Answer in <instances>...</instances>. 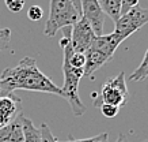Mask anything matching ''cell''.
Listing matches in <instances>:
<instances>
[{
    "mask_svg": "<svg viewBox=\"0 0 148 142\" xmlns=\"http://www.w3.org/2000/svg\"><path fill=\"white\" fill-rule=\"evenodd\" d=\"M1 97L14 94L15 90H32V92L50 93L63 97V90L53 83L37 66L36 59L23 57L16 66L5 69L0 75Z\"/></svg>",
    "mask_w": 148,
    "mask_h": 142,
    "instance_id": "6da1fadb",
    "label": "cell"
},
{
    "mask_svg": "<svg viewBox=\"0 0 148 142\" xmlns=\"http://www.w3.org/2000/svg\"><path fill=\"white\" fill-rule=\"evenodd\" d=\"M122 41H124L122 37L118 36L116 32L95 37L91 46L84 53L86 66L83 77H91L97 70L102 67L103 64L108 63L113 57L114 52L117 51V48L120 46Z\"/></svg>",
    "mask_w": 148,
    "mask_h": 142,
    "instance_id": "7a4b0ae2",
    "label": "cell"
},
{
    "mask_svg": "<svg viewBox=\"0 0 148 142\" xmlns=\"http://www.w3.org/2000/svg\"><path fill=\"white\" fill-rule=\"evenodd\" d=\"M82 18V14L75 8L71 0H50L49 18L46 21L44 34L54 37L60 29L71 28Z\"/></svg>",
    "mask_w": 148,
    "mask_h": 142,
    "instance_id": "3957f363",
    "label": "cell"
},
{
    "mask_svg": "<svg viewBox=\"0 0 148 142\" xmlns=\"http://www.w3.org/2000/svg\"><path fill=\"white\" fill-rule=\"evenodd\" d=\"M63 73H64V85L61 86L63 97L69 103L72 112L75 116H82L86 112V105L82 103L79 97V83L83 78V69H76L69 64L67 55L64 53L63 60Z\"/></svg>",
    "mask_w": 148,
    "mask_h": 142,
    "instance_id": "277c9868",
    "label": "cell"
},
{
    "mask_svg": "<svg viewBox=\"0 0 148 142\" xmlns=\"http://www.w3.org/2000/svg\"><path fill=\"white\" fill-rule=\"evenodd\" d=\"M126 97H128V89H126L125 73L121 71L102 85L98 98H94V105L99 107L101 104H110L121 108L126 103Z\"/></svg>",
    "mask_w": 148,
    "mask_h": 142,
    "instance_id": "5b68a950",
    "label": "cell"
},
{
    "mask_svg": "<svg viewBox=\"0 0 148 142\" xmlns=\"http://www.w3.org/2000/svg\"><path fill=\"white\" fill-rule=\"evenodd\" d=\"M148 23V8H144L141 6H136L129 11H126L116 22L114 32L118 36L122 37V40H126L129 36L141 29L144 25Z\"/></svg>",
    "mask_w": 148,
    "mask_h": 142,
    "instance_id": "8992f818",
    "label": "cell"
},
{
    "mask_svg": "<svg viewBox=\"0 0 148 142\" xmlns=\"http://www.w3.org/2000/svg\"><path fill=\"white\" fill-rule=\"evenodd\" d=\"M95 33L91 29L90 23L87 22L83 17H82L76 23H73L71 26V38H69V44H71L73 52L76 53H86V51L88 49L95 40Z\"/></svg>",
    "mask_w": 148,
    "mask_h": 142,
    "instance_id": "52a82bcc",
    "label": "cell"
},
{
    "mask_svg": "<svg viewBox=\"0 0 148 142\" xmlns=\"http://www.w3.org/2000/svg\"><path fill=\"white\" fill-rule=\"evenodd\" d=\"M80 10L82 17L90 23L95 36H102L103 25H105V14L101 10L98 0H80Z\"/></svg>",
    "mask_w": 148,
    "mask_h": 142,
    "instance_id": "ba28073f",
    "label": "cell"
},
{
    "mask_svg": "<svg viewBox=\"0 0 148 142\" xmlns=\"http://www.w3.org/2000/svg\"><path fill=\"white\" fill-rule=\"evenodd\" d=\"M19 104L21 100L19 97L7 96L0 97V127L8 124L11 120H14L19 114Z\"/></svg>",
    "mask_w": 148,
    "mask_h": 142,
    "instance_id": "9c48e42d",
    "label": "cell"
},
{
    "mask_svg": "<svg viewBox=\"0 0 148 142\" xmlns=\"http://www.w3.org/2000/svg\"><path fill=\"white\" fill-rule=\"evenodd\" d=\"M22 118L23 114H18L8 124L0 127V142H23Z\"/></svg>",
    "mask_w": 148,
    "mask_h": 142,
    "instance_id": "30bf717a",
    "label": "cell"
},
{
    "mask_svg": "<svg viewBox=\"0 0 148 142\" xmlns=\"http://www.w3.org/2000/svg\"><path fill=\"white\" fill-rule=\"evenodd\" d=\"M98 3L103 14L110 17L114 22L118 21V18L121 17L122 0H98Z\"/></svg>",
    "mask_w": 148,
    "mask_h": 142,
    "instance_id": "8fae6325",
    "label": "cell"
},
{
    "mask_svg": "<svg viewBox=\"0 0 148 142\" xmlns=\"http://www.w3.org/2000/svg\"><path fill=\"white\" fill-rule=\"evenodd\" d=\"M22 131H23V142H41L40 128L34 126L32 119L23 115L22 118Z\"/></svg>",
    "mask_w": 148,
    "mask_h": 142,
    "instance_id": "7c38bea8",
    "label": "cell"
},
{
    "mask_svg": "<svg viewBox=\"0 0 148 142\" xmlns=\"http://www.w3.org/2000/svg\"><path fill=\"white\" fill-rule=\"evenodd\" d=\"M148 77V49L145 51L143 62L140 63V66L132 73L130 75V81H143Z\"/></svg>",
    "mask_w": 148,
    "mask_h": 142,
    "instance_id": "4fadbf2b",
    "label": "cell"
},
{
    "mask_svg": "<svg viewBox=\"0 0 148 142\" xmlns=\"http://www.w3.org/2000/svg\"><path fill=\"white\" fill-rule=\"evenodd\" d=\"M11 42V30L7 28H0V52L7 49Z\"/></svg>",
    "mask_w": 148,
    "mask_h": 142,
    "instance_id": "5bb4252c",
    "label": "cell"
},
{
    "mask_svg": "<svg viewBox=\"0 0 148 142\" xmlns=\"http://www.w3.org/2000/svg\"><path fill=\"white\" fill-rule=\"evenodd\" d=\"M99 109H101L103 116H105V118H109V119L116 118L117 115H118V112H120V108H118V107L110 105V104H101V105H99Z\"/></svg>",
    "mask_w": 148,
    "mask_h": 142,
    "instance_id": "9a60e30c",
    "label": "cell"
},
{
    "mask_svg": "<svg viewBox=\"0 0 148 142\" xmlns=\"http://www.w3.org/2000/svg\"><path fill=\"white\" fill-rule=\"evenodd\" d=\"M40 133H41V142H58L54 135L52 134L50 128L48 127L46 123H41V127H40Z\"/></svg>",
    "mask_w": 148,
    "mask_h": 142,
    "instance_id": "2e32d148",
    "label": "cell"
},
{
    "mask_svg": "<svg viewBox=\"0 0 148 142\" xmlns=\"http://www.w3.org/2000/svg\"><path fill=\"white\" fill-rule=\"evenodd\" d=\"M27 17L33 22H38L44 17V11H42V8H41L40 6H32L29 8V11H27Z\"/></svg>",
    "mask_w": 148,
    "mask_h": 142,
    "instance_id": "e0dca14e",
    "label": "cell"
},
{
    "mask_svg": "<svg viewBox=\"0 0 148 142\" xmlns=\"http://www.w3.org/2000/svg\"><path fill=\"white\" fill-rule=\"evenodd\" d=\"M63 142H109V134L102 133L95 137L84 138V139H72V141H63Z\"/></svg>",
    "mask_w": 148,
    "mask_h": 142,
    "instance_id": "ac0fdd59",
    "label": "cell"
},
{
    "mask_svg": "<svg viewBox=\"0 0 148 142\" xmlns=\"http://www.w3.org/2000/svg\"><path fill=\"white\" fill-rule=\"evenodd\" d=\"M4 3L11 12H21L25 7L23 0H4Z\"/></svg>",
    "mask_w": 148,
    "mask_h": 142,
    "instance_id": "d6986e66",
    "label": "cell"
},
{
    "mask_svg": "<svg viewBox=\"0 0 148 142\" xmlns=\"http://www.w3.org/2000/svg\"><path fill=\"white\" fill-rule=\"evenodd\" d=\"M136 6H139V0H122V8H121V14L129 11L130 8H133Z\"/></svg>",
    "mask_w": 148,
    "mask_h": 142,
    "instance_id": "ffe728a7",
    "label": "cell"
},
{
    "mask_svg": "<svg viewBox=\"0 0 148 142\" xmlns=\"http://www.w3.org/2000/svg\"><path fill=\"white\" fill-rule=\"evenodd\" d=\"M71 1H72V4L75 6V8H76L77 11H79V12L82 14V10H80V0H71Z\"/></svg>",
    "mask_w": 148,
    "mask_h": 142,
    "instance_id": "44dd1931",
    "label": "cell"
},
{
    "mask_svg": "<svg viewBox=\"0 0 148 142\" xmlns=\"http://www.w3.org/2000/svg\"><path fill=\"white\" fill-rule=\"evenodd\" d=\"M116 142H126L125 135H124V134H120V135H118V138H117V141H116Z\"/></svg>",
    "mask_w": 148,
    "mask_h": 142,
    "instance_id": "7402d4cb",
    "label": "cell"
},
{
    "mask_svg": "<svg viewBox=\"0 0 148 142\" xmlns=\"http://www.w3.org/2000/svg\"><path fill=\"white\" fill-rule=\"evenodd\" d=\"M0 97H1V87H0Z\"/></svg>",
    "mask_w": 148,
    "mask_h": 142,
    "instance_id": "603a6c76",
    "label": "cell"
}]
</instances>
